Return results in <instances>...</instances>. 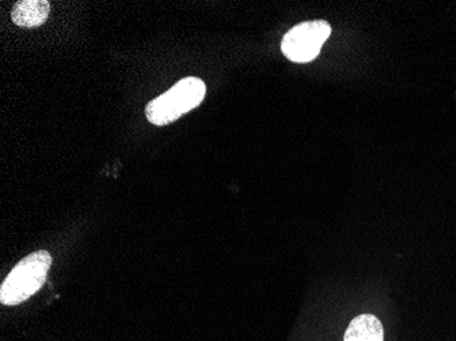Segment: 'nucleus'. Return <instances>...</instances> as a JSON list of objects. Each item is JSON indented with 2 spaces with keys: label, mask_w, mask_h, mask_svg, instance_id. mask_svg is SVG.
<instances>
[{
  "label": "nucleus",
  "mask_w": 456,
  "mask_h": 341,
  "mask_svg": "<svg viewBox=\"0 0 456 341\" xmlns=\"http://www.w3.org/2000/svg\"><path fill=\"white\" fill-rule=\"evenodd\" d=\"M53 257L45 250L35 251L15 265L0 287V302L15 306L29 299L43 287Z\"/></svg>",
  "instance_id": "nucleus-1"
},
{
  "label": "nucleus",
  "mask_w": 456,
  "mask_h": 341,
  "mask_svg": "<svg viewBox=\"0 0 456 341\" xmlns=\"http://www.w3.org/2000/svg\"><path fill=\"white\" fill-rule=\"evenodd\" d=\"M207 88L204 81L194 77L181 79L170 91L152 100L147 105L145 114L155 126H166L197 109L204 100Z\"/></svg>",
  "instance_id": "nucleus-2"
},
{
  "label": "nucleus",
  "mask_w": 456,
  "mask_h": 341,
  "mask_svg": "<svg viewBox=\"0 0 456 341\" xmlns=\"http://www.w3.org/2000/svg\"><path fill=\"white\" fill-rule=\"evenodd\" d=\"M330 36L327 20H307L289 29L281 40V53L296 63H307L317 58Z\"/></svg>",
  "instance_id": "nucleus-3"
},
{
  "label": "nucleus",
  "mask_w": 456,
  "mask_h": 341,
  "mask_svg": "<svg viewBox=\"0 0 456 341\" xmlns=\"http://www.w3.org/2000/svg\"><path fill=\"white\" fill-rule=\"evenodd\" d=\"M50 9L47 0H20L12 9V20L17 27H40L47 20Z\"/></svg>",
  "instance_id": "nucleus-4"
},
{
  "label": "nucleus",
  "mask_w": 456,
  "mask_h": 341,
  "mask_svg": "<svg viewBox=\"0 0 456 341\" xmlns=\"http://www.w3.org/2000/svg\"><path fill=\"white\" fill-rule=\"evenodd\" d=\"M345 341H384L383 324L375 315H358L348 325Z\"/></svg>",
  "instance_id": "nucleus-5"
}]
</instances>
